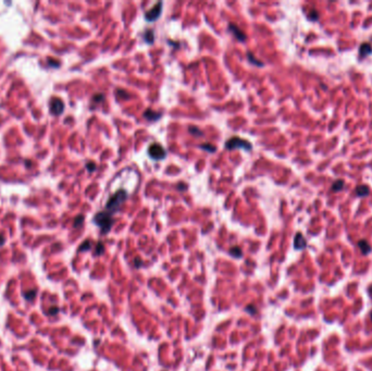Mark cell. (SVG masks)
I'll use <instances>...</instances> for the list:
<instances>
[{
    "label": "cell",
    "mask_w": 372,
    "mask_h": 371,
    "mask_svg": "<svg viewBox=\"0 0 372 371\" xmlns=\"http://www.w3.org/2000/svg\"><path fill=\"white\" fill-rule=\"evenodd\" d=\"M29 292H31V293H26V294H25L24 296H25V298H27L28 301H31V299L33 298V297H35L36 292H35V291H29Z\"/></svg>",
    "instance_id": "484cf974"
},
{
    "label": "cell",
    "mask_w": 372,
    "mask_h": 371,
    "mask_svg": "<svg viewBox=\"0 0 372 371\" xmlns=\"http://www.w3.org/2000/svg\"><path fill=\"white\" fill-rule=\"evenodd\" d=\"M94 222L100 228L102 234H106V233L110 232V230L112 229L115 219L112 218V214H110L104 210V211H99L95 214Z\"/></svg>",
    "instance_id": "7a4b0ae2"
},
{
    "label": "cell",
    "mask_w": 372,
    "mask_h": 371,
    "mask_svg": "<svg viewBox=\"0 0 372 371\" xmlns=\"http://www.w3.org/2000/svg\"><path fill=\"white\" fill-rule=\"evenodd\" d=\"M115 94H116V96H118V97L122 98V99H125V98H126V99H129V98H131L129 94H127L126 91L122 90V89H118V90L115 91Z\"/></svg>",
    "instance_id": "d6986e66"
},
{
    "label": "cell",
    "mask_w": 372,
    "mask_h": 371,
    "mask_svg": "<svg viewBox=\"0 0 372 371\" xmlns=\"http://www.w3.org/2000/svg\"><path fill=\"white\" fill-rule=\"evenodd\" d=\"M199 148H201L202 150H206V152H217L216 146L212 145V144H209V143L201 144V145H199Z\"/></svg>",
    "instance_id": "9a60e30c"
},
{
    "label": "cell",
    "mask_w": 372,
    "mask_h": 371,
    "mask_svg": "<svg viewBox=\"0 0 372 371\" xmlns=\"http://www.w3.org/2000/svg\"><path fill=\"white\" fill-rule=\"evenodd\" d=\"M247 58H248V60H249V62L252 63V64H255V65H257V66H263V63L260 62V61L258 60V59L255 58L254 54H252V52H248V54H247Z\"/></svg>",
    "instance_id": "e0dca14e"
},
{
    "label": "cell",
    "mask_w": 372,
    "mask_h": 371,
    "mask_svg": "<svg viewBox=\"0 0 372 371\" xmlns=\"http://www.w3.org/2000/svg\"><path fill=\"white\" fill-rule=\"evenodd\" d=\"M64 110V104L61 99L57 97L51 98L50 100V112L54 116H59L61 114Z\"/></svg>",
    "instance_id": "8992f818"
},
{
    "label": "cell",
    "mask_w": 372,
    "mask_h": 371,
    "mask_svg": "<svg viewBox=\"0 0 372 371\" xmlns=\"http://www.w3.org/2000/svg\"><path fill=\"white\" fill-rule=\"evenodd\" d=\"M179 188H180V189H183V188H185V186H183V185H180Z\"/></svg>",
    "instance_id": "1f68e13d"
},
{
    "label": "cell",
    "mask_w": 372,
    "mask_h": 371,
    "mask_svg": "<svg viewBox=\"0 0 372 371\" xmlns=\"http://www.w3.org/2000/svg\"><path fill=\"white\" fill-rule=\"evenodd\" d=\"M148 155H149V157L154 160H162L166 158V152L164 150V148L160 145V144L154 143L149 146V148H148Z\"/></svg>",
    "instance_id": "277c9868"
},
{
    "label": "cell",
    "mask_w": 372,
    "mask_h": 371,
    "mask_svg": "<svg viewBox=\"0 0 372 371\" xmlns=\"http://www.w3.org/2000/svg\"><path fill=\"white\" fill-rule=\"evenodd\" d=\"M306 245H307V243H306L305 237H303L300 233H297L295 236V240H294V246H295V248L303 249L306 247Z\"/></svg>",
    "instance_id": "9c48e42d"
},
{
    "label": "cell",
    "mask_w": 372,
    "mask_h": 371,
    "mask_svg": "<svg viewBox=\"0 0 372 371\" xmlns=\"http://www.w3.org/2000/svg\"><path fill=\"white\" fill-rule=\"evenodd\" d=\"M369 192H370V188H369L367 185H360V186H358L357 188H356V194L360 197L367 196L369 194Z\"/></svg>",
    "instance_id": "8fae6325"
},
{
    "label": "cell",
    "mask_w": 372,
    "mask_h": 371,
    "mask_svg": "<svg viewBox=\"0 0 372 371\" xmlns=\"http://www.w3.org/2000/svg\"><path fill=\"white\" fill-rule=\"evenodd\" d=\"M309 18L311 20H317V19H318V12H317L316 10H312L311 12H310V14H309Z\"/></svg>",
    "instance_id": "4316f807"
},
{
    "label": "cell",
    "mask_w": 372,
    "mask_h": 371,
    "mask_svg": "<svg viewBox=\"0 0 372 371\" xmlns=\"http://www.w3.org/2000/svg\"><path fill=\"white\" fill-rule=\"evenodd\" d=\"M90 247H92V245H90V242L89 240H85V242L83 243V244L79 246V251H85V250H89Z\"/></svg>",
    "instance_id": "44dd1931"
},
{
    "label": "cell",
    "mask_w": 372,
    "mask_h": 371,
    "mask_svg": "<svg viewBox=\"0 0 372 371\" xmlns=\"http://www.w3.org/2000/svg\"><path fill=\"white\" fill-rule=\"evenodd\" d=\"M104 94H96V95H94L93 97V100L96 102H100V101H104Z\"/></svg>",
    "instance_id": "cb8c5ba5"
},
{
    "label": "cell",
    "mask_w": 372,
    "mask_h": 371,
    "mask_svg": "<svg viewBox=\"0 0 372 371\" xmlns=\"http://www.w3.org/2000/svg\"><path fill=\"white\" fill-rule=\"evenodd\" d=\"M143 116H144V118H145L146 120L151 121V122H155V121H157L158 119L161 118V113H160V112L154 111L152 109H146Z\"/></svg>",
    "instance_id": "ba28073f"
},
{
    "label": "cell",
    "mask_w": 372,
    "mask_h": 371,
    "mask_svg": "<svg viewBox=\"0 0 372 371\" xmlns=\"http://www.w3.org/2000/svg\"><path fill=\"white\" fill-rule=\"evenodd\" d=\"M104 253V246L101 242H99L96 245V255H102Z\"/></svg>",
    "instance_id": "ffe728a7"
},
{
    "label": "cell",
    "mask_w": 372,
    "mask_h": 371,
    "mask_svg": "<svg viewBox=\"0 0 372 371\" xmlns=\"http://www.w3.org/2000/svg\"><path fill=\"white\" fill-rule=\"evenodd\" d=\"M188 132L191 133V135L196 136V137H199V136H202V135H204V132L200 131V129H198L197 126H194V125H189V126H188Z\"/></svg>",
    "instance_id": "5bb4252c"
},
{
    "label": "cell",
    "mask_w": 372,
    "mask_h": 371,
    "mask_svg": "<svg viewBox=\"0 0 372 371\" xmlns=\"http://www.w3.org/2000/svg\"><path fill=\"white\" fill-rule=\"evenodd\" d=\"M246 311H247V312H249L250 315H255V313L257 312V308L254 305H248L247 307H246Z\"/></svg>",
    "instance_id": "d4e9b609"
},
{
    "label": "cell",
    "mask_w": 372,
    "mask_h": 371,
    "mask_svg": "<svg viewBox=\"0 0 372 371\" xmlns=\"http://www.w3.org/2000/svg\"><path fill=\"white\" fill-rule=\"evenodd\" d=\"M372 51V48L370 45L368 44H364L361 45V47H360V54H362V56H368V54H370Z\"/></svg>",
    "instance_id": "2e32d148"
},
{
    "label": "cell",
    "mask_w": 372,
    "mask_h": 371,
    "mask_svg": "<svg viewBox=\"0 0 372 371\" xmlns=\"http://www.w3.org/2000/svg\"><path fill=\"white\" fill-rule=\"evenodd\" d=\"M3 244H4V237L3 235H0V246H2Z\"/></svg>",
    "instance_id": "f546056e"
},
{
    "label": "cell",
    "mask_w": 372,
    "mask_h": 371,
    "mask_svg": "<svg viewBox=\"0 0 372 371\" xmlns=\"http://www.w3.org/2000/svg\"><path fill=\"white\" fill-rule=\"evenodd\" d=\"M58 311H59L58 307H51V308H50V310H49V313H50V315H56Z\"/></svg>",
    "instance_id": "83f0119b"
},
{
    "label": "cell",
    "mask_w": 372,
    "mask_h": 371,
    "mask_svg": "<svg viewBox=\"0 0 372 371\" xmlns=\"http://www.w3.org/2000/svg\"><path fill=\"white\" fill-rule=\"evenodd\" d=\"M344 187V181L343 180H339V181H335L334 183H333V186H332V189L334 192H339L342 191Z\"/></svg>",
    "instance_id": "ac0fdd59"
},
{
    "label": "cell",
    "mask_w": 372,
    "mask_h": 371,
    "mask_svg": "<svg viewBox=\"0 0 372 371\" xmlns=\"http://www.w3.org/2000/svg\"><path fill=\"white\" fill-rule=\"evenodd\" d=\"M129 194L125 189H119L118 192H115L110 198L108 199L106 204V211L109 212L110 214H113L120 209L121 206L124 204V201L127 199Z\"/></svg>",
    "instance_id": "6da1fadb"
},
{
    "label": "cell",
    "mask_w": 372,
    "mask_h": 371,
    "mask_svg": "<svg viewBox=\"0 0 372 371\" xmlns=\"http://www.w3.org/2000/svg\"><path fill=\"white\" fill-rule=\"evenodd\" d=\"M369 294H370L371 296H372V285L370 286V287H369Z\"/></svg>",
    "instance_id": "4dcf8cb0"
},
{
    "label": "cell",
    "mask_w": 372,
    "mask_h": 371,
    "mask_svg": "<svg viewBox=\"0 0 372 371\" xmlns=\"http://www.w3.org/2000/svg\"><path fill=\"white\" fill-rule=\"evenodd\" d=\"M358 246H359L360 250H361V253L364 254V255H368V254L371 251V246L369 245V243L364 240H359V242H358Z\"/></svg>",
    "instance_id": "30bf717a"
},
{
    "label": "cell",
    "mask_w": 372,
    "mask_h": 371,
    "mask_svg": "<svg viewBox=\"0 0 372 371\" xmlns=\"http://www.w3.org/2000/svg\"><path fill=\"white\" fill-rule=\"evenodd\" d=\"M225 148L229 150H234V149H237V148H242V149H244V150H248V152H250V150L252 149V145L250 142L246 141V139L234 136L227 141V143H225Z\"/></svg>",
    "instance_id": "3957f363"
},
{
    "label": "cell",
    "mask_w": 372,
    "mask_h": 371,
    "mask_svg": "<svg viewBox=\"0 0 372 371\" xmlns=\"http://www.w3.org/2000/svg\"><path fill=\"white\" fill-rule=\"evenodd\" d=\"M370 317H371V320H372V311H371V313H370Z\"/></svg>",
    "instance_id": "d6a6232c"
},
{
    "label": "cell",
    "mask_w": 372,
    "mask_h": 371,
    "mask_svg": "<svg viewBox=\"0 0 372 371\" xmlns=\"http://www.w3.org/2000/svg\"><path fill=\"white\" fill-rule=\"evenodd\" d=\"M140 263H141V261L140 260V258H136V259H135V265H136V268H140Z\"/></svg>",
    "instance_id": "f1b7e54d"
},
{
    "label": "cell",
    "mask_w": 372,
    "mask_h": 371,
    "mask_svg": "<svg viewBox=\"0 0 372 371\" xmlns=\"http://www.w3.org/2000/svg\"><path fill=\"white\" fill-rule=\"evenodd\" d=\"M162 6L163 3L162 2H157L156 6L154 7L152 9H150L148 12L145 13V19L146 21L148 22H155L157 21V20L160 18L161 15V12H162Z\"/></svg>",
    "instance_id": "5b68a950"
},
{
    "label": "cell",
    "mask_w": 372,
    "mask_h": 371,
    "mask_svg": "<svg viewBox=\"0 0 372 371\" xmlns=\"http://www.w3.org/2000/svg\"><path fill=\"white\" fill-rule=\"evenodd\" d=\"M230 255H232L234 258H241L242 256H243V250L241 249V247L238 246H233L231 249H230Z\"/></svg>",
    "instance_id": "4fadbf2b"
},
{
    "label": "cell",
    "mask_w": 372,
    "mask_h": 371,
    "mask_svg": "<svg viewBox=\"0 0 372 371\" xmlns=\"http://www.w3.org/2000/svg\"><path fill=\"white\" fill-rule=\"evenodd\" d=\"M144 39H145V42L148 43V44H152V43L155 42L154 31H151V29H147V31L145 32V34H144Z\"/></svg>",
    "instance_id": "7c38bea8"
},
{
    "label": "cell",
    "mask_w": 372,
    "mask_h": 371,
    "mask_svg": "<svg viewBox=\"0 0 372 371\" xmlns=\"http://www.w3.org/2000/svg\"><path fill=\"white\" fill-rule=\"evenodd\" d=\"M86 169H87L88 172H94V171L97 169V166H96L95 162L89 161V162H87V163H86Z\"/></svg>",
    "instance_id": "603a6c76"
},
{
    "label": "cell",
    "mask_w": 372,
    "mask_h": 371,
    "mask_svg": "<svg viewBox=\"0 0 372 371\" xmlns=\"http://www.w3.org/2000/svg\"><path fill=\"white\" fill-rule=\"evenodd\" d=\"M83 222H84V216H82V214L77 216L74 220V228H79V226H81L82 224H83Z\"/></svg>",
    "instance_id": "7402d4cb"
},
{
    "label": "cell",
    "mask_w": 372,
    "mask_h": 371,
    "mask_svg": "<svg viewBox=\"0 0 372 371\" xmlns=\"http://www.w3.org/2000/svg\"><path fill=\"white\" fill-rule=\"evenodd\" d=\"M229 31H231V33L234 34V36L239 40V42L244 43L246 40L245 33H244V32L242 31V29L239 28L238 26H236L235 24H233V23H230V24H229Z\"/></svg>",
    "instance_id": "52a82bcc"
}]
</instances>
